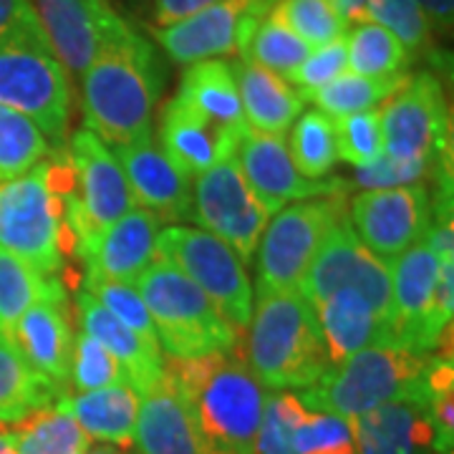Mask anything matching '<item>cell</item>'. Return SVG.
I'll use <instances>...</instances> for the list:
<instances>
[{"label":"cell","mask_w":454,"mask_h":454,"mask_svg":"<svg viewBox=\"0 0 454 454\" xmlns=\"http://www.w3.org/2000/svg\"><path fill=\"white\" fill-rule=\"evenodd\" d=\"M0 106L28 116L51 146H64L74 106L71 79L51 51L3 49Z\"/></svg>","instance_id":"obj_10"},{"label":"cell","mask_w":454,"mask_h":454,"mask_svg":"<svg viewBox=\"0 0 454 454\" xmlns=\"http://www.w3.org/2000/svg\"><path fill=\"white\" fill-rule=\"evenodd\" d=\"M346 200L348 192L298 200L270 217L255 253L258 295L301 291L325 235L348 220Z\"/></svg>","instance_id":"obj_6"},{"label":"cell","mask_w":454,"mask_h":454,"mask_svg":"<svg viewBox=\"0 0 454 454\" xmlns=\"http://www.w3.org/2000/svg\"><path fill=\"white\" fill-rule=\"evenodd\" d=\"M310 51L313 49L306 41H301L280 18L268 11L253 33L245 56L288 82L293 71L309 59Z\"/></svg>","instance_id":"obj_37"},{"label":"cell","mask_w":454,"mask_h":454,"mask_svg":"<svg viewBox=\"0 0 454 454\" xmlns=\"http://www.w3.org/2000/svg\"><path fill=\"white\" fill-rule=\"evenodd\" d=\"M3 49L51 51L28 0H0V51Z\"/></svg>","instance_id":"obj_46"},{"label":"cell","mask_w":454,"mask_h":454,"mask_svg":"<svg viewBox=\"0 0 454 454\" xmlns=\"http://www.w3.org/2000/svg\"><path fill=\"white\" fill-rule=\"evenodd\" d=\"M230 71L240 94L245 124L250 129L286 134L303 114L306 101L283 76L250 61L247 56H238L230 64Z\"/></svg>","instance_id":"obj_27"},{"label":"cell","mask_w":454,"mask_h":454,"mask_svg":"<svg viewBox=\"0 0 454 454\" xmlns=\"http://www.w3.org/2000/svg\"><path fill=\"white\" fill-rule=\"evenodd\" d=\"M0 454H18L16 437L11 424H0Z\"/></svg>","instance_id":"obj_51"},{"label":"cell","mask_w":454,"mask_h":454,"mask_svg":"<svg viewBox=\"0 0 454 454\" xmlns=\"http://www.w3.org/2000/svg\"><path fill=\"white\" fill-rule=\"evenodd\" d=\"M162 223L145 207H134L116 223L98 230L83 245V280H114L134 286L137 278L157 258V238Z\"/></svg>","instance_id":"obj_20"},{"label":"cell","mask_w":454,"mask_h":454,"mask_svg":"<svg viewBox=\"0 0 454 454\" xmlns=\"http://www.w3.org/2000/svg\"><path fill=\"white\" fill-rule=\"evenodd\" d=\"M348 71V56H346V38L318 46L309 53V59L298 66L288 76V83L293 89H298V94H310L316 89H321L333 79H339L340 74Z\"/></svg>","instance_id":"obj_47"},{"label":"cell","mask_w":454,"mask_h":454,"mask_svg":"<svg viewBox=\"0 0 454 454\" xmlns=\"http://www.w3.org/2000/svg\"><path fill=\"white\" fill-rule=\"evenodd\" d=\"M268 11V0H220L172 26L152 28V35L164 53L182 66L245 56L253 33Z\"/></svg>","instance_id":"obj_13"},{"label":"cell","mask_w":454,"mask_h":454,"mask_svg":"<svg viewBox=\"0 0 454 454\" xmlns=\"http://www.w3.org/2000/svg\"><path fill=\"white\" fill-rule=\"evenodd\" d=\"M348 223L376 258L391 262L427 238L432 225V192L422 182L361 190L351 197Z\"/></svg>","instance_id":"obj_14"},{"label":"cell","mask_w":454,"mask_h":454,"mask_svg":"<svg viewBox=\"0 0 454 454\" xmlns=\"http://www.w3.org/2000/svg\"><path fill=\"white\" fill-rule=\"evenodd\" d=\"M309 409L293 391H273L262 409L253 454H295V432Z\"/></svg>","instance_id":"obj_40"},{"label":"cell","mask_w":454,"mask_h":454,"mask_svg":"<svg viewBox=\"0 0 454 454\" xmlns=\"http://www.w3.org/2000/svg\"><path fill=\"white\" fill-rule=\"evenodd\" d=\"M295 454H356L354 427L331 411H310L295 432Z\"/></svg>","instance_id":"obj_43"},{"label":"cell","mask_w":454,"mask_h":454,"mask_svg":"<svg viewBox=\"0 0 454 454\" xmlns=\"http://www.w3.org/2000/svg\"><path fill=\"white\" fill-rule=\"evenodd\" d=\"M157 255L190 278L235 328V333L243 336L253 316L255 295L243 260L230 245L202 227L169 225L160 230Z\"/></svg>","instance_id":"obj_8"},{"label":"cell","mask_w":454,"mask_h":454,"mask_svg":"<svg viewBox=\"0 0 454 454\" xmlns=\"http://www.w3.org/2000/svg\"><path fill=\"white\" fill-rule=\"evenodd\" d=\"M11 340L43 379H49L56 389L71 394L68 373H71L74 328H71V303L66 298L61 278L35 306L18 318Z\"/></svg>","instance_id":"obj_18"},{"label":"cell","mask_w":454,"mask_h":454,"mask_svg":"<svg viewBox=\"0 0 454 454\" xmlns=\"http://www.w3.org/2000/svg\"><path fill=\"white\" fill-rule=\"evenodd\" d=\"M270 13L280 18L310 49L346 38L348 23L339 16L331 0H278Z\"/></svg>","instance_id":"obj_39"},{"label":"cell","mask_w":454,"mask_h":454,"mask_svg":"<svg viewBox=\"0 0 454 454\" xmlns=\"http://www.w3.org/2000/svg\"><path fill=\"white\" fill-rule=\"evenodd\" d=\"M336 291H356L372 310L391 325V268L361 243L348 220L325 235L310 262L301 293L310 303Z\"/></svg>","instance_id":"obj_12"},{"label":"cell","mask_w":454,"mask_h":454,"mask_svg":"<svg viewBox=\"0 0 454 454\" xmlns=\"http://www.w3.org/2000/svg\"><path fill=\"white\" fill-rule=\"evenodd\" d=\"M215 3H220V0H154L152 3V28L172 26L202 8H210Z\"/></svg>","instance_id":"obj_48"},{"label":"cell","mask_w":454,"mask_h":454,"mask_svg":"<svg viewBox=\"0 0 454 454\" xmlns=\"http://www.w3.org/2000/svg\"><path fill=\"white\" fill-rule=\"evenodd\" d=\"M68 157L76 169L79 207L94 232L137 207L121 164L114 157L112 146L104 145L97 134L76 131L68 142Z\"/></svg>","instance_id":"obj_19"},{"label":"cell","mask_w":454,"mask_h":454,"mask_svg":"<svg viewBox=\"0 0 454 454\" xmlns=\"http://www.w3.org/2000/svg\"><path fill=\"white\" fill-rule=\"evenodd\" d=\"M356 454H434V422L427 396H404L356 417Z\"/></svg>","instance_id":"obj_23"},{"label":"cell","mask_w":454,"mask_h":454,"mask_svg":"<svg viewBox=\"0 0 454 454\" xmlns=\"http://www.w3.org/2000/svg\"><path fill=\"white\" fill-rule=\"evenodd\" d=\"M333 129H336L339 160L348 162L354 169L369 167L379 157H384V134H381L379 106L333 119Z\"/></svg>","instance_id":"obj_42"},{"label":"cell","mask_w":454,"mask_h":454,"mask_svg":"<svg viewBox=\"0 0 454 454\" xmlns=\"http://www.w3.org/2000/svg\"><path fill=\"white\" fill-rule=\"evenodd\" d=\"M379 119L387 157L399 162L452 164V116L437 74H409L379 104Z\"/></svg>","instance_id":"obj_7"},{"label":"cell","mask_w":454,"mask_h":454,"mask_svg":"<svg viewBox=\"0 0 454 454\" xmlns=\"http://www.w3.org/2000/svg\"><path fill=\"white\" fill-rule=\"evenodd\" d=\"M288 152H291L295 169L303 177H328L333 172V167L340 162L333 119L325 116L324 112H318V109H309V112L301 114L293 124Z\"/></svg>","instance_id":"obj_34"},{"label":"cell","mask_w":454,"mask_h":454,"mask_svg":"<svg viewBox=\"0 0 454 454\" xmlns=\"http://www.w3.org/2000/svg\"><path fill=\"white\" fill-rule=\"evenodd\" d=\"M83 291L91 293L98 303H104L119 321H124V324L129 325V328H134L137 333H142L145 339L157 340L152 316H149L145 301H142V295L137 293L134 286L114 283V280L86 278V280H83ZM157 343H160V340H157Z\"/></svg>","instance_id":"obj_45"},{"label":"cell","mask_w":454,"mask_h":454,"mask_svg":"<svg viewBox=\"0 0 454 454\" xmlns=\"http://www.w3.org/2000/svg\"><path fill=\"white\" fill-rule=\"evenodd\" d=\"M235 154L195 177L192 223L230 245L243 265H250L270 223V212L250 190Z\"/></svg>","instance_id":"obj_11"},{"label":"cell","mask_w":454,"mask_h":454,"mask_svg":"<svg viewBox=\"0 0 454 454\" xmlns=\"http://www.w3.org/2000/svg\"><path fill=\"white\" fill-rule=\"evenodd\" d=\"M66 404L86 437L101 444H114L119 450H129L139 411V394L129 384L71 394Z\"/></svg>","instance_id":"obj_28"},{"label":"cell","mask_w":454,"mask_h":454,"mask_svg":"<svg viewBox=\"0 0 454 454\" xmlns=\"http://www.w3.org/2000/svg\"><path fill=\"white\" fill-rule=\"evenodd\" d=\"M64 202L46 190L41 162L31 172L0 179V247L13 253L46 276L64 273L59 253V227Z\"/></svg>","instance_id":"obj_9"},{"label":"cell","mask_w":454,"mask_h":454,"mask_svg":"<svg viewBox=\"0 0 454 454\" xmlns=\"http://www.w3.org/2000/svg\"><path fill=\"white\" fill-rule=\"evenodd\" d=\"M366 20L394 33L411 61L417 56H434V28L417 0H366Z\"/></svg>","instance_id":"obj_38"},{"label":"cell","mask_w":454,"mask_h":454,"mask_svg":"<svg viewBox=\"0 0 454 454\" xmlns=\"http://www.w3.org/2000/svg\"><path fill=\"white\" fill-rule=\"evenodd\" d=\"M331 5L339 11L346 23H361L366 20V0H331Z\"/></svg>","instance_id":"obj_50"},{"label":"cell","mask_w":454,"mask_h":454,"mask_svg":"<svg viewBox=\"0 0 454 454\" xmlns=\"http://www.w3.org/2000/svg\"><path fill=\"white\" fill-rule=\"evenodd\" d=\"M238 164L243 169L250 190L255 192L270 217L286 205L310 197H325L333 192H348L351 184L343 177L309 179L303 177L291 160L286 134L247 129L238 145Z\"/></svg>","instance_id":"obj_16"},{"label":"cell","mask_w":454,"mask_h":454,"mask_svg":"<svg viewBox=\"0 0 454 454\" xmlns=\"http://www.w3.org/2000/svg\"><path fill=\"white\" fill-rule=\"evenodd\" d=\"M152 316L157 340L169 358L232 354L240 343L235 328L190 278L164 258H154L134 283Z\"/></svg>","instance_id":"obj_5"},{"label":"cell","mask_w":454,"mask_h":454,"mask_svg":"<svg viewBox=\"0 0 454 454\" xmlns=\"http://www.w3.org/2000/svg\"><path fill=\"white\" fill-rule=\"evenodd\" d=\"M53 146L28 116L0 106V179L31 172Z\"/></svg>","instance_id":"obj_36"},{"label":"cell","mask_w":454,"mask_h":454,"mask_svg":"<svg viewBox=\"0 0 454 454\" xmlns=\"http://www.w3.org/2000/svg\"><path fill=\"white\" fill-rule=\"evenodd\" d=\"M391 268V336L394 346L419 351L424 321L437 288L439 258L429 245L417 243L389 262Z\"/></svg>","instance_id":"obj_24"},{"label":"cell","mask_w":454,"mask_h":454,"mask_svg":"<svg viewBox=\"0 0 454 454\" xmlns=\"http://www.w3.org/2000/svg\"><path fill=\"white\" fill-rule=\"evenodd\" d=\"M71 306L79 321V331L89 333L106 351H112V356L121 364L127 381L137 394H142L162 379L164 356L162 346L157 340L145 339L124 321H119L89 291H76Z\"/></svg>","instance_id":"obj_21"},{"label":"cell","mask_w":454,"mask_h":454,"mask_svg":"<svg viewBox=\"0 0 454 454\" xmlns=\"http://www.w3.org/2000/svg\"><path fill=\"white\" fill-rule=\"evenodd\" d=\"M346 56L348 71L369 79L402 76L411 64V56L402 41L372 20H361L351 31H346Z\"/></svg>","instance_id":"obj_32"},{"label":"cell","mask_w":454,"mask_h":454,"mask_svg":"<svg viewBox=\"0 0 454 454\" xmlns=\"http://www.w3.org/2000/svg\"><path fill=\"white\" fill-rule=\"evenodd\" d=\"M429 358L432 354H414L402 346L376 343L331 369L318 384L301 391L298 399L310 411H331L348 422L394 399H429L424 387Z\"/></svg>","instance_id":"obj_4"},{"label":"cell","mask_w":454,"mask_h":454,"mask_svg":"<svg viewBox=\"0 0 454 454\" xmlns=\"http://www.w3.org/2000/svg\"><path fill=\"white\" fill-rule=\"evenodd\" d=\"M235 354L270 391H303L331 372L316 310L301 291L265 293Z\"/></svg>","instance_id":"obj_3"},{"label":"cell","mask_w":454,"mask_h":454,"mask_svg":"<svg viewBox=\"0 0 454 454\" xmlns=\"http://www.w3.org/2000/svg\"><path fill=\"white\" fill-rule=\"evenodd\" d=\"M66 396L71 394L56 389L23 358L16 343L0 333V424L20 422L35 409L59 404Z\"/></svg>","instance_id":"obj_30"},{"label":"cell","mask_w":454,"mask_h":454,"mask_svg":"<svg viewBox=\"0 0 454 454\" xmlns=\"http://www.w3.org/2000/svg\"><path fill=\"white\" fill-rule=\"evenodd\" d=\"M66 399L11 424L18 454H83L91 447V439L76 424Z\"/></svg>","instance_id":"obj_31"},{"label":"cell","mask_w":454,"mask_h":454,"mask_svg":"<svg viewBox=\"0 0 454 454\" xmlns=\"http://www.w3.org/2000/svg\"><path fill=\"white\" fill-rule=\"evenodd\" d=\"M406 76L409 74L391 76V79H369V76H358V74L346 71L339 79H333L321 89L303 94V101H313L316 109L331 119H340L348 114L376 109L381 101H387L404 83Z\"/></svg>","instance_id":"obj_33"},{"label":"cell","mask_w":454,"mask_h":454,"mask_svg":"<svg viewBox=\"0 0 454 454\" xmlns=\"http://www.w3.org/2000/svg\"><path fill=\"white\" fill-rule=\"evenodd\" d=\"M429 26L437 33H450L454 23V0H417Z\"/></svg>","instance_id":"obj_49"},{"label":"cell","mask_w":454,"mask_h":454,"mask_svg":"<svg viewBox=\"0 0 454 454\" xmlns=\"http://www.w3.org/2000/svg\"><path fill=\"white\" fill-rule=\"evenodd\" d=\"M129 450L131 454H207L187 406L167 373L139 394Z\"/></svg>","instance_id":"obj_25"},{"label":"cell","mask_w":454,"mask_h":454,"mask_svg":"<svg viewBox=\"0 0 454 454\" xmlns=\"http://www.w3.org/2000/svg\"><path fill=\"white\" fill-rule=\"evenodd\" d=\"M452 164H432V162H399L391 157H379L369 167H356L354 179H348L351 187L361 190H389V187H404V184H417L424 177H447Z\"/></svg>","instance_id":"obj_44"},{"label":"cell","mask_w":454,"mask_h":454,"mask_svg":"<svg viewBox=\"0 0 454 454\" xmlns=\"http://www.w3.org/2000/svg\"><path fill=\"white\" fill-rule=\"evenodd\" d=\"M177 97L184 98L195 112L223 129L243 131L247 127L232 71L223 59H210L190 66L187 74L182 76Z\"/></svg>","instance_id":"obj_29"},{"label":"cell","mask_w":454,"mask_h":454,"mask_svg":"<svg viewBox=\"0 0 454 454\" xmlns=\"http://www.w3.org/2000/svg\"><path fill=\"white\" fill-rule=\"evenodd\" d=\"M207 454H253L268 389L235 351L197 358H164Z\"/></svg>","instance_id":"obj_2"},{"label":"cell","mask_w":454,"mask_h":454,"mask_svg":"<svg viewBox=\"0 0 454 454\" xmlns=\"http://www.w3.org/2000/svg\"><path fill=\"white\" fill-rule=\"evenodd\" d=\"M56 280L59 276H46L31 262L0 247V333L11 339L18 318L35 306Z\"/></svg>","instance_id":"obj_35"},{"label":"cell","mask_w":454,"mask_h":454,"mask_svg":"<svg viewBox=\"0 0 454 454\" xmlns=\"http://www.w3.org/2000/svg\"><path fill=\"white\" fill-rule=\"evenodd\" d=\"M53 56L68 76L82 79L101 51L134 31L112 0H28Z\"/></svg>","instance_id":"obj_15"},{"label":"cell","mask_w":454,"mask_h":454,"mask_svg":"<svg viewBox=\"0 0 454 454\" xmlns=\"http://www.w3.org/2000/svg\"><path fill=\"white\" fill-rule=\"evenodd\" d=\"M83 454H124V450H119V447H114V444H91L89 450Z\"/></svg>","instance_id":"obj_52"},{"label":"cell","mask_w":454,"mask_h":454,"mask_svg":"<svg viewBox=\"0 0 454 454\" xmlns=\"http://www.w3.org/2000/svg\"><path fill=\"white\" fill-rule=\"evenodd\" d=\"M114 384H129L121 364L106 351L98 340L89 333H74V348H71V373H68V387L74 394L83 391H97Z\"/></svg>","instance_id":"obj_41"},{"label":"cell","mask_w":454,"mask_h":454,"mask_svg":"<svg viewBox=\"0 0 454 454\" xmlns=\"http://www.w3.org/2000/svg\"><path fill=\"white\" fill-rule=\"evenodd\" d=\"M243 131H230L212 124L210 119H205L184 98L175 94L162 112L160 146L182 172L195 179L217 162H223L225 157L235 154Z\"/></svg>","instance_id":"obj_22"},{"label":"cell","mask_w":454,"mask_h":454,"mask_svg":"<svg viewBox=\"0 0 454 454\" xmlns=\"http://www.w3.org/2000/svg\"><path fill=\"white\" fill-rule=\"evenodd\" d=\"M324 336L331 369L376 343L394 346L391 325L381 321L356 291H336L310 303Z\"/></svg>","instance_id":"obj_26"},{"label":"cell","mask_w":454,"mask_h":454,"mask_svg":"<svg viewBox=\"0 0 454 454\" xmlns=\"http://www.w3.org/2000/svg\"><path fill=\"white\" fill-rule=\"evenodd\" d=\"M112 152L127 175L137 207L149 210L160 223L192 220L195 179L164 154L154 137L129 146H114Z\"/></svg>","instance_id":"obj_17"},{"label":"cell","mask_w":454,"mask_h":454,"mask_svg":"<svg viewBox=\"0 0 454 454\" xmlns=\"http://www.w3.org/2000/svg\"><path fill=\"white\" fill-rule=\"evenodd\" d=\"M134 5H146V3H154V0H131Z\"/></svg>","instance_id":"obj_53"},{"label":"cell","mask_w":454,"mask_h":454,"mask_svg":"<svg viewBox=\"0 0 454 454\" xmlns=\"http://www.w3.org/2000/svg\"><path fill=\"white\" fill-rule=\"evenodd\" d=\"M164 89V64L139 31L106 46L82 74L86 129L106 146H129L152 137Z\"/></svg>","instance_id":"obj_1"}]
</instances>
